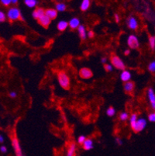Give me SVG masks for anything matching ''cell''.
I'll return each mask as SVG.
<instances>
[{"label": "cell", "mask_w": 155, "mask_h": 156, "mask_svg": "<svg viewBox=\"0 0 155 156\" xmlns=\"http://www.w3.org/2000/svg\"><path fill=\"white\" fill-rule=\"evenodd\" d=\"M58 80L60 86L65 89H69L71 86L70 78L66 72L61 71L58 72Z\"/></svg>", "instance_id": "1"}, {"label": "cell", "mask_w": 155, "mask_h": 156, "mask_svg": "<svg viewBox=\"0 0 155 156\" xmlns=\"http://www.w3.org/2000/svg\"><path fill=\"white\" fill-rule=\"evenodd\" d=\"M6 16L9 20L10 21H16L19 20H24L23 18L20 10L17 7H11V8H9L8 12H7Z\"/></svg>", "instance_id": "2"}, {"label": "cell", "mask_w": 155, "mask_h": 156, "mask_svg": "<svg viewBox=\"0 0 155 156\" xmlns=\"http://www.w3.org/2000/svg\"><path fill=\"white\" fill-rule=\"evenodd\" d=\"M111 64L113 66V68L119 69V70L124 71L126 65L124 62L122 61V59L119 56L116 55H113L111 56Z\"/></svg>", "instance_id": "3"}, {"label": "cell", "mask_w": 155, "mask_h": 156, "mask_svg": "<svg viewBox=\"0 0 155 156\" xmlns=\"http://www.w3.org/2000/svg\"><path fill=\"white\" fill-rule=\"evenodd\" d=\"M146 126H147V121H146V120L144 118H140L136 120V124L131 128L133 129L134 132L138 133L144 130Z\"/></svg>", "instance_id": "4"}, {"label": "cell", "mask_w": 155, "mask_h": 156, "mask_svg": "<svg viewBox=\"0 0 155 156\" xmlns=\"http://www.w3.org/2000/svg\"><path fill=\"white\" fill-rule=\"evenodd\" d=\"M12 145L13 147L14 151L16 153V156H24L23 154L22 148H21L20 144H19V141L17 138L16 136H13L12 137Z\"/></svg>", "instance_id": "5"}, {"label": "cell", "mask_w": 155, "mask_h": 156, "mask_svg": "<svg viewBox=\"0 0 155 156\" xmlns=\"http://www.w3.org/2000/svg\"><path fill=\"white\" fill-rule=\"evenodd\" d=\"M127 44L131 49H136L140 46V42L137 37L134 34H131L127 38Z\"/></svg>", "instance_id": "6"}, {"label": "cell", "mask_w": 155, "mask_h": 156, "mask_svg": "<svg viewBox=\"0 0 155 156\" xmlns=\"http://www.w3.org/2000/svg\"><path fill=\"white\" fill-rule=\"evenodd\" d=\"M79 76L84 79H89L93 76L92 70L88 68H82L79 71Z\"/></svg>", "instance_id": "7"}, {"label": "cell", "mask_w": 155, "mask_h": 156, "mask_svg": "<svg viewBox=\"0 0 155 156\" xmlns=\"http://www.w3.org/2000/svg\"><path fill=\"white\" fill-rule=\"evenodd\" d=\"M126 23H127L128 27L131 30H136L138 27V21L133 16L128 18L126 20Z\"/></svg>", "instance_id": "8"}, {"label": "cell", "mask_w": 155, "mask_h": 156, "mask_svg": "<svg viewBox=\"0 0 155 156\" xmlns=\"http://www.w3.org/2000/svg\"><path fill=\"white\" fill-rule=\"evenodd\" d=\"M147 96H148L149 102H150L152 109L155 110V93L152 88H150L147 90Z\"/></svg>", "instance_id": "9"}, {"label": "cell", "mask_w": 155, "mask_h": 156, "mask_svg": "<svg viewBox=\"0 0 155 156\" xmlns=\"http://www.w3.org/2000/svg\"><path fill=\"white\" fill-rule=\"evenodd\" d=\"M45 15V10L44 9H42V8H37L32 13V16L34 18V19L36 20H39L40 18H41L43 16Z\"/></svg>", "instance_id": "10"}, {"label": "cell", "mask_w": 155, "mask_h": 156, "mask_svg": "<svg viewBox=\"0 0 155 156\" xmlns=\"http://www.w3.org/2000/svg\"><path fill=\"white\" fill-rule=\"evenodd\" d=\"M131 73H130V71L124 70L122 71V73L120 75V79L123 81V83H127V82H130V79H131Z\"/></svg>", "instance_id": "11"}, {"label": "cell", "mask_w": 155, "mask_h": 156, "mask_svg": "<svg viewBox=\"0 0 155 156\" xmlns=\"http://www.w3.org/2000/svg\"><path fill=\"white\" fill-rule=\"evenodd\" d=\"M38 22H39V23L41 24V26L44 27H48L51 23V20L50 19L49 17H48L46 15H44L38 20Z\"/></svg>", "instance_id": "12"}, {"label": "cell", "mask_w": 155, "mask_h": 156, "mask_svg": "<svg viewBox=\"0 0 155 156\" xmlns=\"http://www.w3.org/2000/svg\"><path fill=\"white\" fill-rule=\"evenodd\" d=\"M135 88V84L133 82L130 81V82H127V83H124V86H123V89H124L125 92L126 93H131L134 90Z\"/></svg>", "instance_id": "13"}, {"label": "cell", "mask_w": 155, "mask_h": 156, "mask_svg": "<svg viewBox=\"0 0 155 156\" xmlns=\"http://www.w3.org/2000/svg\"><path fill=\"white\" fill-rule=\"evenodd\" d=\"M80 25V20L78 19V18L76 17L72 18V19L69 21V23H68V26L70 27L71 29L72 30L78 29Z\"/></svg>", "instance_id": "14"}, {"label": "cell", "mask_w": 155, "mask_h": 156, "mask_svg": "<svg viewBox=\"0 0 155 156\" xmlns=\"http://www.w3.org/2000/svg\"><path fill=\"white\" fill-rule=\"evenodd\" d=\"M45 15L52 20L56 19L58 16V11L55 9H48L45 10Z\"/></svg>", "instance_id": "15"}, {"label": "cell", "mask_w": 155, "mask_h": 156, "mask_svg": "<svg viewBox=\"0 0 155 156\" xmlns=\"http://www.w3.org/2000/svg\"><path fill=\"white\" fill-rule=\"evenodd\" d=\"M82 147H83V148L85 150V151H89V150L92 149V148L94 147V144H93L92 139L86 138L85 142L82 144Z\"/></svg>", "instance_id": "16"}, {"label": "cell", "mask_w": 155, "mask_h": 156, "mask_svg": "<svg viewBox=\"0 0 155 156\" xmlns=\"http://www.w3.org/2000/svg\"><path fill=\"white\" fill-rule=\"evenodd\" d=\"M78 31H79V36H80L81 39L82 40H85L86 37H87V30H86V28L84 25H82L81 24L80 26L78 28Z\"/></svg>", "instance_id": "17"}, {"label": "cell", "mask_w": 155, "mask_h": 156, "mask_svg": "<svg viewBox=\"0 0 155 156\" xmlns=\"http://www.w3.org/2000/svg\"><path fill=\"white\" fill-rule=\"evenodd\" d=\"M75 152H76V144L75 143H72L68 147L67 156H75Z\"/></svg>", "instance_id": "18"}, {"label": "cell", "mask_w": 155, "mask_h": 156, "mask_svg": "<svg viewBox=\"0 0 155 156\" xmlns=\"http://www.w3.org/2000/svg\"><path fill=\"white\" fill-rule=\"evenodd\" d=\"M91 2L89 0H83L81 3L80 5V9L81 10L83 11V12H85V11H87L88 9H89V7H90Z\"/></svg>", "instance_id": "19"}, {"label": "cell", "mask_w": 155, "mask_h": 156, "mask_svg": "<svg viewBox=\"0 0 155 156\" xmlns=\"http://www.w3.org/2000/svg\"><path fill=\"white\" fill-rule=\"evenodd\" d=\"M68 27V23L66 22L65 20L60 21L58 23V29L60 31H64L65 30L67 29V27Z\"/></svg>", "instance_id": "20"}, {"label": "cell", "mask_w": 155, "mask_h": 156, "mask_svg": "<svg viewBox=\"0 0 155 156\" xmlns=\"http://www.w3.org/2000/svg\"><path fill=\"white\" fill-rule=\"evenodd\" d=\"M24 3L26 6H28L29 8H34L37 5L38 2L37 0H25L24 1Z\"/></svg>", "instance_id": "21"}, {"label": "cell", "mask_w": 155, "mask_h": 156, "mask_svg": "<svg viewBox=\"0 0 155 156\" xmlns=\"http://www.w3.org/2000/svg\"><path fill=\"white\" fill-rule=\"evenodd\" d=\"M66 8L67 5L65 3H63V2H58L55 5V9L58 12H64L66 9Z\"/></svg>", "instance_id": "22"}, {"label": "cell", "mask_w": 155, "mask_h": 156, "mask_svg": "<svg viewBox=\"0 0 155 156\" xmlns=\"http://www.w3.org/2000/svg\"><path fill=\"white\" fill-rule=\"evenodd\" d=\"M137 120H138V118H137V114H136V113H133V114L130 117V127H133V125L136 124V122Z\"/></svg>", "instance_id": "23"}, {"label": "cell", "mask_w": 155, "mask_h": 156, "mask_svg": "<svg viewBox=\"0 0 155 156\" xmlns=\"http://www.w3.org/2000/svg\"><path fill=\"white\" fill-rule=\"evenodd\" d=\"M129 114H128L126 112H122V113H119V120H122V121H126V120H128L129 118Z\"/></svg>", "instance_id": "24"}, {"label": "cell", "mask_w": 155, "mask_h": 156, "mask_svg": "<svg viewBox=\"0 0 155 156\" xmlns=\"http://www.w3.org/2000/svg\"><path fill=\"white\" fill-rule=\"evenodd\" d=\"M149 45H150L151 50H154L155 49V37L150 36L149 37Z\"/></svg>", "instance_id": "25"}, {"label": "cell", "mask_w": 155, "mask_h": 156, "mask_svg": "<svg viewBox=\"0 0 155 156\" xmlns=\"http://www.w3.org/2000/svg\"><path fill=\"white\" fill-rule=\"evenodd\" d=\"M106 114H107V116H109V117H113V116L116 114V110H115L113 107L110 106V107H109V108L107 109V110H106Z\"/></svg>", "instance_id": "26"}, {"label": "cell", "mask_w": 155, "mask_h": 156, "mask_svg": "<svg viewBox=\"0 0 155 156\" xmlns=\"http://www.w3.org/2000/svg\"><path fill=\"white\" fill-rule=\"evenodd\" d=\"M148 70L150 72H155V61L150 62L148 65Z\"/></svg>", "instance_id": "27"}, {"label": "cell", "mask_w": 155, "mask_h": 156, "mask_svg": "<svg viewBox=\"0 0 155 156\" xmlns=\"http://www.w3.org/2000/svg\"><path fill=\"white\" fill-rule=\"evenodd\" d=\"M105 69H106V72H113V66L112 65V64H106L104 66Z\"/></svg>", "instance_id": "28"}, {"label": "cell", "mask_w": 155, "mask_h": 156, "mask_svg": "<svg viewBox=\"0 0 155 156\" xmlns=\"http://www.w3.org/2000/svg\"><path fill=\"white\" fill-rule=\"evenodd\" d=\"M6 16L5 14L2 11L0 10V23H2V22H5V20H6Z\"/></svg>", "instance_id": "29"}, {"label": "cell", "mask_w": 155, "mask_h": 156, "mask_svg": "<svg viewBox=\"0 0 155 156\" xmlns=\"http://www.w3.org/2000/svg\"><path fill=\"white\" fill-rule=\"evenodd\" d=\"M0 2H1L2 5H4V6H9V5L12 3V1H11V0H1Z\"/></svg>", "instance_id": "30"}, {"label": "cell", "mask_w": 155, "mask_h": 156, "mask_svg": "<svg viewBox=\"0 0 155 156\" xmlns=\"http://www.w3.org/2000/svg\"><path fill=\"white\" fill-rule=\"evenodd\" d=\"M148 120L149 121L153 122V123L155 122V112H153L148 115Z\"/></svg>", "instance_id": "31"}, {"label": "cell", "mask_w": 155, "mask_h": 156, "mask_svg": "<svg viewBox=\"0 0 155 156\" xmlns=\"http://www.w3.org/2000/svg\"><path fill=\"white\" fill-rule=\"evenodd\" d=\"M85 140H86V137H85L84 135H81L79 136V138H78V142H79V144H82L84 142H85Z\"/></svg>", "instance_id": "32"}, {"label": "cell", "mask_w": 155, "mask_h": 156, "mask_svg": "<svg viewBox=\"0 0 155 156\" xmlns=\"http://www.w3.org/2000/svg\"><path fill=\"white\" fill-rule=\"evenodd\" d=\"M9 96H10L11 98H12V99H14V98H16L17 96V93L15 91H11L9 93Z\"/></svg>", "instance_id": "33"}, {"label": "cell", "mask_w": 155, "mask_h": 156, "mask_svg": "<svg viewBox=\"0 0 155 156\" xmlns=\"http://www.w3.org/2000/svg\"><path fill=\"white\" fill-rule=\"evenodd\" d=\"M0 151L3 153V154H5V153L7 152V147L5 145H2L0 147Z\"/></svg>", "instance_id": "34"}, {"label": "cell", "mask_w": 155, "mask_h": 156, "mask_svg": "<svg viewBox=\"0 0 155 156\" xmlns=\"http://www.w3.org/2000/svg\"><path fill=\"white\" fill-rule=\"evenodd\" d=\"M116 142L119 145H122V144H123V141H122V139L119 138V137H116Z\"/></svg>", "instance_id": "35"}, {"label": "cell", "mask_w": 155, "mask_h": 156, "mask_svg": "<svg viewBox=\"0 0 155 156\" xmlns=\"http://www.w3.org/2000/svg\"><path fill=\"white\" fill-rule=\"evenodd\" d=\"M87 37L89 38H92L94 37V32L92 30H89L87 33Z\"/></svg>", "instance_id": "36"}, {"label": "cell", "mask_w": 155, "mask_h": 156, "mask_svg": "<svg viewBox=\"0 0 155 156\" xmlns=\"http://www.w3.org/2000/svg\"><path fill=\"white\" fill-rule=\"evenodd\" d=\"M114 17H115V20H116V23L120 22V17H119V16L118 15V14H115Z\"/></svg>", "instance_id": "37"}, {"label": "cell", "mask_w": 155, "mask_h": 156, "mask_svg": "<svg viewBox=\"0 0 155 156\" xmlns=\"http://www.w3.org/2000/svg\"><path fill=\"white\" fill-rule=\"evenodd\" d=\"M106 62H107V58H102V59H101V62H102V64H105V65H106Z\"/></svg>", "instance_id": "38"}, {"label": "cell", "mask_w": 155, "mask_h": 156, "mask_svg": "<svg viewBox=\"0 0 155 156\" xmlns=\"http://www.w3.org/2000/svg\"><path fill=\"white\" fill-rule=\"evenodd\" d=\"M5 141V138H4L2 134H0V143H3Z\"/></svg>", "instance_id": "39"}, {"label": "cell", "mask_w": 155, "mask_h": 156, "mask_svg": "<svg viewBox=\"0 0 155 156\" xmlns=\"http://www.w3.org/2000/svg\"><path fill=\"white\" fill-rule=\"evenodd\" d=\"M130 51L128 50V49L124 51V55H130Z\"/></svg>", "instance_id": "40"}, {"label": "cell", "mask_w": 155, "mask_h": 156, "mask_svg": "<svg viewBox=\"0 0 155 156\" xmlns=\"http://www.w3.org/2000/svg\"><path fill=\"white\" fill-rule=\"evenodd\" d=\"M12 3L15 5V4L18 3V1H17V0H12Z\"/></svg>", "instance_id": "41"}]
</instances>
